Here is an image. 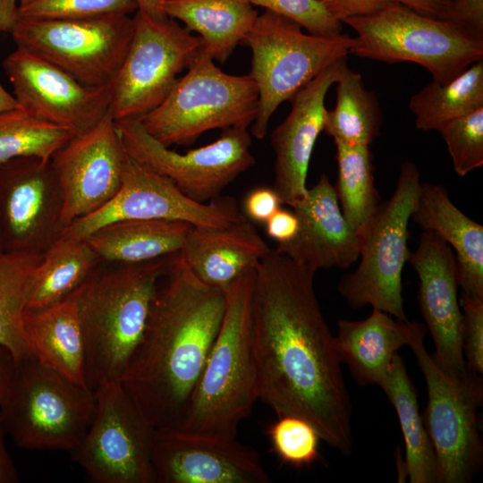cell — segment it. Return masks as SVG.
I'll return each mask as SVG.
<instances>
[{
	"mask_svg": "<svg viewBox=\"0 0 483 483\" xmlns=\"http://www.w3.org/2000/svg\"><path fill=\"white\" fill-rule=\"evenodd\" d=\"M440 20L483 39V0H450Z\"/></svg>",
	"mask_w": 483,
	"mask_h": 483,
	"instance_id": "41",
	"label": "cell"
},
{
	"mask_svg": "<svg viewBox=\"0 0 483 483\" xmlns=\"http://www.w3.org/2000/svg\"><path fill=\"white\" fill-rule=\"evenodd\" d=\"M253 6L263 7L285 16L309 34L335 37L342 34V23L335 20L317 0H249Z\"/></svg>",
	"mask_w": 483,
	"mask_h": 483,
	"instance_id": "39",
	"label": "cell"
},
{
	"mask_svg": "<svg viewBox=\"0 0 483 483\" xmlns=\"http://www.w3.org/2000/svg\"><path fill=\"white\" fill-rule=\"evenodd\" d=\"M396 2L422 15L440 19L450 0H396Z\"/></svg>",
	"mask_w": 483,
	"mask_h": 483,
	"instance_id": "45",
	"label": "cell"
},
{
	"mask_svg": "<svg viewBox=\"0 0 483 483\" xmlns=\"http://www.w3.org/2000/svg\"><path fill=\"white\" fill-rule=\"evenodd\" d=\"M277 418L267 429L272 450L277 458L294 468L313 464L319 458L321 437L317 429L297 416Z\"/></svg>",
	"mask_w": 483,
	"mask_h": 483,
	"instance_id": "36",
	"label": "cell"
},
{
	"mask_svg": "<svg viewBox=\"0 0 483 483\" xmlns=\"http://www.w3.org/2000/svg\"><path fill=\"white\" fill-rule=\"evenodd\" d=\"M292 208L299 220L298 233L290 242L277 244L276 252L316 272L348 268L359 258L361 235L345 219L326 174Z\"/></svg>",
	"mask_w": 483,
	"mask_h": 483,
	"instance_id": "22",
	"label": "cell"
},
{
	"mask_svg": "<svg viewBox=\"0 0 483 483\" xmlns=\"http://www.w3.org/2000/svg\"><path fill=\"white\" fill-rule=\"evenodd\" d=\"M167 260L96 271L77 289L87 386L121 382L142 339Z\"/></svg>",
	"mask_w": 483,
	"mask_h": 483,
	"instance_id": "3",
	"label": "cell"
},
{
	"mask_svg": "<svg viewBox=\"0 0 483 483\" xmlns=\"http://www.w3.org/2000/svg\"><path fill=\"white\" fill-rule=\"evenodd\" d=\"M420 174L411 161L402 163L396 188L380 206L361 235L360 264L344 275L338 291L352 309L370 305L407 321L402 274L410 257L409 222L416 208Z\"/></svg>",
	"mask_w": 483,
	"mask_h": 483,
	"instance_id": "9",
	"label": "cell"
},
{
	"mask_svg": "<svg viewBox=\"0 0 483 483\" xmlns=\"http://www.w3.org/2000/svg\"><path fill=\"white\" fill-rule=\"evenodd\" d=\"M426 329L417 322L408 346L427 385L423 419L436 455L437 483H468L483 466L478 419L482 376L470 374L463 380L446 376L425 348Z\"/></svg>",
	"mask_w": 483,
	"mask_h": 483,
	"instance_id": "10",
	"label": "cell"
},
{
	"mask_svg": "<svg viewBox=\"0 0 483 483\" xmlns=\"http://www.w3.org/2000/svg\"><path fill=\"white\" fill-rule=\"evenodd\" d=\"M255 269L226 290L223 322L178 427L185 432L236 437L258 400L252 340Z\"/></svg>",
	"mask_w": 483,
	"mask_h": 483,
	"instance_id": "4",
	"label": "cell"
},
{
	"mask_svg": "<svg viewBox=\"0 0 483 483\" xmlns=\"http://www.w3.org/2000/svg\"><path fill=\"white\" fill-rule=\"evenodd\" d=\"M99 261L85 240L58 237L43 251L34 271L25 312L45 309L67 298L95 272Z\"/></svg>",
	"mask_w": 483,
	"mask_h": 483,
	"instance_id": "30",
	"label": "cell"
},
{
	"mask_svg": "<svg viewBox=\"0 0 483 483\" xmlns=\"http://www.w3.org/2000/svg\"><path fill=\"white\" fill-rule=\"evenodd\" d=\"M61 198L50 161L21 157L0 165V232L5 250L43 252L61 232Z\"/></svg>",
	"mask_w": 483,
	"mask_h": 483,
	"instance_id": "19",
	"label": "cell"
},
{
	"mask_svg": "<svg viewBox=\"0 0 483 483\" xmlns=\"http://www.w3.org/2000/svg\"><path fill=\"white\" fill-rule=\"evenodd\" d=\"M134 20L110 13L84 18H18L10 34L24 47L90 87L112 83L129 50Z\"/></svg>",
	"mask_w": 483,
	"mask_h": 483,
	"instance_id": "11",
	"label": "cell"
},
{
	"mask_svg": "<svg viewBox=\"0 0 483 483\" xmlns=\"http://www.w3.org/2000/svg\"><path fill=\"white\" fill-rule=\"evenodd\" d=\"M124 61L114 80L111 114L114 121L140 120L158 106L187 70L203 42L175 20L140 11Z\"/></svg>",
	"mask_w": 483,
	"mask_h": 483,
	"instance_id": "12",
	"label": "cell"
},
{
	"mask_svg": "<svg viewBox=\"0 0 483 483\" xmlns=\"http://www.w3.org/2000/svg\"><path fill=\"white\" fill-rule=\"evenodd\" d=\"M4 435L0 418V483H15L19 481L18 473L5 446Z\"/></svg>",
	"mask_w": 483,
	"mask_h": 483,
	"instance_id": "46",
	"label": "cell"
},
{
	"mask_svg": "<svg viewBox=\"0 0 483 483\" xmlns=\"http://www.w3.org/2000/svg\"><path fill=\"white\" fill-rule=\"evenodd\" d=\"M146 330L121 380L149 425L176 428L221 327L225 290L176 253L167 259Z\"/></svg>",
	"mask_w": 483,
	"mask_h": 483,
	"instance_id": "2",
	"label": "cell"
},
{
	"mask_svg": "<svg viewBox=\"0 0 483 483\" xmlns=\"http://www.w3.org/2000/svg\"><path fill=\"white\" fill-rule=\"evenodd\" d=\"M15 362L11 352L0 344V402L4 399L13 380Z\"/></svg>",
	"mask_w": 483,
	"mask_h": 483,
	"instance_id": "47",
	"label": "cell"
},
{
	"mask_svg": "<svg viewBox=\"0 0 483 483\" xmlns=\"http://www.w3.org/2000/svg\"><path fill=\"white\" fill-rule=\"evenodd\" d=\"M271 250L245 216L224 227L191 225L181 255L193 274L208 286L226 290Z\"/></svg>",
	"mask_w": 483,
	"mask_h": 483,
	"instance_id": "23",
	"label": "cell"
},
{
	"mask_svg": "<svg viewBox=\"0 0 483 483\" xmlns=\"http://www.w3.org/2000/svg\"><path fill=\"white\" fill-rule=\"evenodd\" d=\"M453 250L462 292L483 300V226L462 212L440 184L420 182L411 218Z\"/></svg>",
	"mask_w": 483,
	"mask_h": 483,
	"instance_id": "24",
	"label": "cell"
},
{
	"mask_svg": "<svg viewBox=\"0 0 483 483\" xmlns=\"http://www.w3.org/2000/svg\"><path fill=\"white\" fill-rule=\"evenodd\" d=\"M294 21L267 11L258 15L242 44L252 54L250 77L258 90V111L250 135L267 136L273 114L336 60L346 57L354 38L304 33Z\"/></svg>",
	"mask_w": 483,
	"mask_h": 483,
	"instance_id": "7",
	"label": "cell"
},
{
	"mask_svg": "<svg viewBox=\"0 0 483 483\" xmlns=\"http://www.w3.org/2000/svg\"><path fill=\"white\" fill-rule=\"evenodd\" d=\"M416 323L377 309L363 320L340 319L335 336L339 359L357 383L379 386L399 349L408 345Z\"/></svg>",
	"mask_w": 483,
	"mask_h": 483,
	"instance_id": "25",
	"label": "cell"
},
{
	"mask_svg": "<svg viewBox=\"0 0 483 483\" xmlns=\"http://www.w3.org/2000/svg\"><path fill=\"white\" fill-rule=\"evenodd\" d=\"M138 11L154 18H163L166 15L162 11L164 0H136Z\"/></svg>",
	"mask_w": 483,
	"mask_h": 483,
	"instance_id": "49",
	"label": "cell"
},
{
	"mask_svg": "<svg viewBox=\"0 0 483 483\" xmlns=\"http://www.w3.org/2000/svg\"><path fill=\"white\" fill-rule=\"evenodd\" d=\"M411 263L419 280L418 301L435 351L433 360L454 380L470 376L462 352V314L453 250L437 234L422 231Z\"/></svg>",
	"mask_w": 483,
	"mask_h": 483,
	"instance_id": "20",
	"label": "cell"
},
{
	"mask_svg": "<svg viewBox=\"0 0 483 483\" xmlns=\"http://www.w3.org/2000/svg\"><path fill=\"white\" fill-rule=\"evenodd\" d=\"M316 271L274 249L255 268L252 340L258 400L309 422L321 440L352 451V405L335 337L314 288Z\"/></svg>",
	"mask_w": 483,
	"mask_h": 483,
	"instance_id": "1",
	"label": "cell"
},
{
	"mask_svg": "<svg viewBox=\"0 0 483 483\" xmlns=\"http://www.w3.org/2000/svg\"><path fill=\"white\" fill-rule=\"evenodd\" d=\"M462 352L467 371L483 375V300L462 294Z\"/></svg>",
	"mask_w": 483,
	"mask_h": 483,
	"instance_id": "40",
	"label": "cell"
},
{
	"mask_svg": "<svg viewBox=\"0 0 483 483\" xmlns=\"http://www.w3.org/2000/svg\"><path fill=\"white\" fill-rule=\"evenodd\" d=\"M19 107L13 95H11L0 82V112Z\"/></svg>",
	"mask_w": 483,
	"mask_h": 483,
	"instance_id": "50",
	"label": "cell"
},
{
	"mask_svg": "<svg viewBox=\"0 0 483 483\" xmlns=\"http://www.w3.org/2000/svg\"><path fill=\"white\" fill-rule=\"evenodd\" d=\"M483 106V59L468 67L452 80H433L414 94L409 108L416 127L436 130L445 123Z\"/></svg>",
	"mask_w": 483,
	"mask_h": 483,
	"instance_id": "32",
	"label": "cell"
},
{
	"mask_svg": "<svg viewBox=\"0 0 483 483\" xmlns=\"http://www.w3.org/2000/svg\"><path fill=\"white\" fill-rule=\"evenodd\" d=\"M342 23L357 33L350 54L388 64L415 63L440 83L452 80L483 59L482 38L400 3Z\"/></svg>",
	"mask_w": 483,
	"mask_h": 483,
	"instance_id": "8",
	"label": "cell"
},
{
	"mask_svg": "<svg viewBox=\"0 0 483 483\" xmlns=\"http://www.w3.org/2000/svg\"><path fill=\"white\" fill-rule=\"evenodd\" d=\"M151 462L157 483H268L260 456L236 437L175 428L153 431Z\"/></svg>",
	"mask_w": 483,
	"mask_h": 483,
	"instance_id": "18",
	"label": "cell"
},
{
	"mask_svg": "<svg viewBox=\"0 0 483 483\" xmlns=\"http://www.w3.org/2000/svg\"><path fill=\"white\" fill-rule=\"evenodd\" d=\"M191 225L165 219L107 224L85 241L100 260L135 264L179 253Z\"/></svg>",
	"mask_w": 483,
	"mask_h": 483,
	"instance_id": "28",
	"label": "cell"
},
{
	"mask_svg": "<svg viewBox=\"0 0 483 483\" xmlns=\"http://www.w3.org/2000/svg\"><path fill=\"white\" fill-rule=\"evenodd\" d=\"M19 0H0V32L10 33L18 16Z\"/></svg>",
	"mask_w": 483,
	"mask_h": 483,
	"instance_id": "48",
	"label": "cell"
},
{
	"mask_svg": "<svg viewBox=\"0 0 483 483\" xmlns=\"http://www.w3.org/2000/svg\"><path fill=\"white\" fill-rule=\"evenodd\" d=\"M283 202L276 191L269 187L252 190L245 198L243 209L246 216L257 223H266L282 208Z\"/></svg>",
	"mask_w": 483,
	"mask_h": 483,
	"instance_id": "42",
	"label": "cell"
},
{
	"mask_svg": "<svg viewBox=\"0 0 483 483\" xmlns=\"http://www.w3.org/2000/svg\"><path fill=\"white\" fill-rule=\"evenodd\" d=\"M3 248H2V241H1V232H0V250H2Z\"/></svg>",
	"mask_w": 483,
	"mask_h": 483,
	"instance_id": "51",
	"label": "cell"
},
{
	"mask_svg": "<svg viewBox=\"0 0 483 483\" xmlns=\"http://www.w3.org/2000/svg\"><path fill=\"white\" fill-rule=\"evenodd\" d=\"M96 411L95 393L64 377L32 354L15 363L0 402L5 434L30 450L72 452L85 436Z\"/></svg>",
	"mask_w": 483,
	"mask_h": 483,
	"instance_id": "5",
	"label": "cell"
},
{
	"mask_svg": "<svg viewBox=\"0 0 483 483\" xmlns=\"http://www.w3.org/2000/svg\"><path fill=\"white\" fill-rule=\"evenodd\" d=\"M338 176L335 190L341 210L362 235L380 206L375 186L373 155L369 146H351L335 141Z\"/></svg>",
	"mask_w": 483,
	"mask_h": 483,
	"instance_id": "34",
	"label": "cell"
},
{
	"mask_svg": "<svg viewBox=\"0 0 483 483\" xmlns=\"http://www.w3.org/2000/svg\"><path fill=\"white\" fill-rule=\"evenodd\" d=\"M163 13L202 39V49L224 64L254 25L258 13L249 0H164Z\"/></svg>",
	"mask_w": 483,
	"mask_h": 483,
	"instance_id": "27",
	"label": "cell"
},
{
	"mask_svg": "<svg viewBox=\"0 0 483 483\" xmlns=\"http://www.w3.org/2000/svg\"><path fill=\"white\" fill-rule=\"evenodd\" d=\"M4 68L20 108L74 134L95 126L110 110L114 81L102 87L84 85L21 46L6 56Z\"/></svg>",
	"mask_w": 483,
	"mask_h": 483,
	"instance_id": "16",
	"label": "cell"
},
{
	"mask_svg": "<svg viewBox=\"0 0 483 483\" xmlns=\"http://www.w3.org/2000/svg\"><path fill=\"white\" fill-rule=\"evenodd\" d=\"M379 386L394 407L402 433L404 476L411 483H437L436 455L419 413L418 393L399 354Z\"/></svg>",
	"mask_w": 483,
	"mask_h": 483,
	"instance_id": "29",
	"label": "cell"
},
{
	"mask_svg": "<svg viewBox=\"0 0 483 483\" xmlns=\"http://www.w3.org/2000/svg\"><path fill=\"white\" fill-rule=\"evenodd\" d=\"M126 151L109 110L50 159L60 198L61 231L105 206L118 191Z\"/></svg>",
	"mask_w": 483,
	"mask_h": 483,
	"instance_id": "17",
	"label": "cell"
},
{
	"mask_svg": "<svg viewBox=\"0 0 483 483\" xmlns=\"http://www.w3.org/2000/svg\"><path fill=\"white\" fill-rule=\"evenodd\" d=\"M336 102L327 110L324 131L351 146H369L379 135L382 114L375 93L366 89L361 75L345 63L335 82Z\"/></svg>",
	"mask_w": 483,
	"mask_h": 483,
	"instance_id": "31",
	"label": "cell"
},
{
	"mask_svg": "<svg viewBox=\"0 0 483 483\" xmlns=\"http://www.w3.org/2000/svg\"><path fill=\"white\" fill-rule=\"evenodd\" d=\"M123 148L135 160L169 179L189 199L208 203L255 165L248 128L231 127L208 145L179 153L150 136L137 120L115 121Z\"/></svg>",
	"mask_w": 483,
	"mask_h": 483,
	"instance_id": "14",
	"label": "cell"
},
{
	"mask_svg": "<svg viewBox=\"0 0 483 483\" xmlns=\"http://www.w3.org/2000/svg\"><path fill=\"white\" fill-rule=\"evenodd\" d=\"M243 217L234 199L220 196L208 203L196 202L126 152L115 195L96 212L64 227L58 237L83 241L106 225L124 220H179L193 226L224 227Z\"/></svg>",
	"mask_w": 483,
	"mask_h": 483,
	"instance_id": "15",
	"label": "cell"
},
{
	"mask_svg": "<svg viewBox=\"0 0 483 483\" xmlns=\"http://www.w3.org/2000/svg\"><path fill=\"white\" fill-rule=\"evenodd\" d=\"M335 20L373 13L396 0H317Z\"/></svg>",
	"mask_w": 483,
	"mask_h": 483,
	"instance_id": "43",
	"label": "cell"
},
{
	"mask_svg": "<svg viewBox=\"0 0 483 483\" xmlns=\"http://www.w3.org/2000/svg\"><path fill=\"white\" fill-rule=\"evenodd\" d=\"M346 57L324 69L290 100L286 118L274 129L270 141L275 152L273 189L283 205L292 208L307 191V176L312 151L324 130L327 109L326 95L338 79Z\"/></svg>",
	"mask_w": 483,
	"mask_h": 483,
	"instance_id": "21",
	"label": "cell"
},
{
	"mask_svg": "<svg viewBox=\"0 0 483 483\" xmlns=\"http://www.w3.org/2000/svg\"><path fill=\"white\" fill-rule=\"evenodd\" d=\"M22 330L34 357L69 380L89 389L85 379L77 290L45 309L24 312Z\"/></svg>",
	"mask_w": 483,
	"mask_h": 483,
	"instance_id": "26",
	"label": "cell"
},
{
	"mask_svg": "<svg viewBox=\"0 0 483 483\" xmlns=\"http://www.w3.org/2000/svg\"><path fill=\"white\" fill-rule=\"evenodd\" d=\"M438 131L445 140L453 169L465 176L483 165V106L442 125Z\"/></svg>",
	"mask_w": 483,
	"mask_h": 483,
	"instance_id": "37",
	"label": "cell"
},
{
	"mask_svg": "<svg viewBox=\"0 0 483 483\" xmlns=\"http://www.w3.org/2000/svg\"><path fill=\"white\" fill-rule=\"evenodd\" d=\"M94 393L95 415L72 459L96 483H155L154 428L121 382L103 383Z\"/></svg>",
	"mask_w": 483,
	"mask_h": 483,
	"instance_id": "13",
	"label": "cell"
},
{
	"mask_svg": "<svg viewBox=\"0 0 483 483\" xmlns=\"http://www.w3.org/2000/svg\"><path fill=\"white\" fill-rule=\"evenodd\" d=\"M74 135L70 129L39 120L20 107L0 112V165L21 157L50 161Z\"/></svg>",
	"mask_w": 483,
	"mask_h": 483,
	"instance_id": "35",
	"label": "cell"
},
{
	"mask_svg": "<svg viewBox=\"0 0 483 483\" xmlns=\"http://www.w3.org/2000/svg\"><path fill=\"white\" fill-rule=\"evenodd\" d=\"M267 235L277 244L292 240L298 233L299 220L293 210L279 208L265 223Z\"/></svg>",
	"mask_w": 483,
	"mask_h": 483,
	"instance_id": "44",
	"label": "cell"
},
{
	"mask_svg": "<svg viewBox=\"0 0 483 483\" xmlns=\"http://www.w3.org/2000/svg\"><path fill=\"white\" fill-rule=\"evenodd\" d=\"M40 251L0 250V344L17 363L31 353L22 330V318Z\"/></svg>",
	"mask_w": 483,
	"mask_h": 483,
	"instance_id": "33",
	"label": "cell"
},
{
	"mask_svg": "<svg viewBox=\"0 0 483 483\" xmlns=\"http://www.w3.org/2000/svg\"><path fill=\"white\" fill-rule=\"evenodd\" d=\"M258 111V90L250 75L224 72L201 47L165 100L138 121L170 148L191 146L209 130L249 128Z\"/></svg>",
	"mask_w": 483,
	"mask_h": 483,
	"instance_id": "6",
	"label": "cell"
},
{
	"mask_svg": "<svg viewBox=\"0 0 483 483\" xmlns=\"http://www.w3.org/2000/svg\"><path fill=\"white\" fill-rule=\"evenodd\" d=\"M138 11L136 0H19L20 19L56 20Z\"/></svg>",
	"mask_w": 483,
	"mask_h": 483,
	"instance_id": "38",
	"label": "cell"
}]
</instances>
